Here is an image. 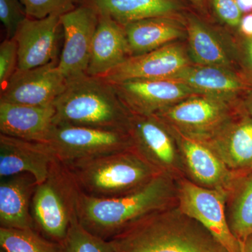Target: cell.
Returning a JSON list of instances; mask_svg holds the SVG:
<instances>
[{
    "label": "cell",
    "mask_w": 252,
    "mask_h": 252,
    "mask_svg": "<svg viewBox=\"0 0 252 252\" xmlns=\"http://www.w3.org/2000/svg\"><path fill=\"white\" fill-rule=\"evenodd\" d=\"M177 203V180L160 173L142 188L117 198H93L81 192L78 220L93 234L111 240L144 217Z\"/></svg>",
    "instance_id": "obj_1"
},
{
    "label": "cell",
    "mask_w": 252,
    "mask_h": 252,
    "mask_svg": "<svg viewBox=\"0 0 252 252\" xmlns=\"http://www.w3.org/2000/svg\"><path fill=\"white\" fill-rule=\"evenodd\" d=\"M111 240L117 252H230L177 206L144 217Z\"/></svg>",
    "instance_id": "obj_2"
},
{
    "label": "cell",
    "mask_w": 252,
    "mask_h": 252,
    "mask_svg": "<svg viewBox=\"0 0 252 252\" xmlns=\"http://www.w3.org/2000/svg\"><path fill=\"white\" fill-rule=\"evenodd\" d=\"M54 107V124L128 132L130 112L100 77L84 74L67 81Z\"/></svg>",
    "instance_id": "obj_3"
},
{
    "label": "cell",
    "mask_w": 252,
    "mask_h": 252,
    "mask_svg": "<svg viewBox=\"0 0 252 252\" xmlns=\"http://www.w3.org/2000/svg\"><path fill=\"white\" fill-rule=\"evenodd\" d=\"M66 165L81 193L96 198L130 193L160 173L135 149Z\"/></svg>",
    "instance_id": "obj_4"
},
{
    "label": "cell",
    "mask_w": 252,
    "mask_h": 252,
    "mask_svg": "<svg viewBox=\"0 0 252 252\" xmlns=\"http://www.w3.org/2000/svg\"><path fill=\"white\" fill-rule=\"evenodd\" d=\"M80 194L69 167L55 159L47 177L36 186L32 199L35 230L51 241L62 243L73 220L78 218Z\"/></svg>",
    "instance_id": "obj_5"
},
{
    "label": "cell",
    "mask_w": 252,
    "mask_h": 252,
    "mask_svg": "<svg viewBox=\"0 0 252 252\" xmlns=\"http://www.w3.org/2000/svg\"><path fill=\"white\" fill-rule=\"evenodd\" d=\"M47 143L65 164L134 149L128 132L54 124Z\"/></svg>",
    "instance_id": "obj_6"
},
{
    "label": "cell",
    "mask_w": 252,
    "mask_h": 252,
    "mask_svg": "<svg viewBox=\"0 0 252 252\" xmlns=\"http://www.w3.org/2000/svg\"><path fill=\"white\" fill-rule=\"evenodd\" d=\"M238 104L212 96L195 94L154 116L184 135L207 141L238 112Z\"/></svg>",
    "instance_id": "obj_7"
},
{
    "label": "cell",
    "mask_w": 252,
    "mask_h": 252,
    "mask_svg": "<svg viewBox=\"0 0 252 252\" xmlns=\"http://www.w3.org/2000/svg\"><path fill=\"white\" fill-rule=\"evenodd\" d=\"M128 133L136 152L160 173L185 178L180 148L166 124L154 115L131 114Z\"/></svg>",
    "instance_id": "obj_8"
},
{
    "label": "cell",
    "mask_w": 252,
    "mask_h": 252,
    "mask_svg": "<svg viewBox=\"0 0 252 252\" xmlns=\"http://www.w3.org/2000/svg\"><path fill=\"white\" fill-rule=\"evenodd\" d=\"M177 207L203 224L230 252H243V244L230 231L225 216L227 192L203 188L187 179L177 180Z\"/></svg>",
    "instance_id": "obj_9"
},
{
    "label": "cell",
    "mask_w": 252,
    "mask_h": 252,
    "mask_svg": "<svg viewBox=\"0 0 252 252\" xmlns=\"http://www.w3.org/2000/svg\"><path fill=\"white\" fill-rule=\"evenodd\" d=\"M99 18L97 10L82 2L61 15L64 44L58 66L67 81L86 74Z\"/></svg>",
    "instance_id": "obj_10"
},
{
    "label": "cell",
    "mask_w": 252,
    "mask_h": 252,
    "mask_svg": "<svg viewBox=\"0 0 252 252\" xmlns=\"http://www.w3.org/2000/svg\"><path fill=\"white\" fill-rule=\"evenodd\" d=\"M170 127L180 148L185 178L194 185L228 193L239 177L245 174L230 170L203 141L192 138Z\"/></svg>",
    "instance_id": "obj_11"
},
{
    "label": "cell",
    "mask_w": 252,
    "mask_h": 252,
    "mask_svg": "<svg viewBox=\"0 0 252 252\" xmlns=\"http://www.w3.org/2000/svg\"><path fill=\"white\" fill-rule=\"evenodd\" d=\"M112 84L126 108L136 115H155L198 94L175 79H134Z\"/></svg>",
    "instance_id": "obj_12"
},
{
    "label": "cell",
    "mask_w": 252,
    "mask_h": 252,
    "mask_svg": "<svg viewBox=\"0 0 252 252\" xmlns=\"http://www.w3.org/2000/svg\"><path fill=\"white\" fill-rule=\"evenodd\" d=\"M58 65L56 61L28 70L16 69L1 91L0 100L36 107L54 105L67 82Z\"/></svg>",
    "instance_id": "obj_13"
},
{
    "label": "cell",
    "mask_w": 252,
    "mask_h": 252,
    "mask_svg": "<svg viewBox=\"0 0 252 252\" xmlns=\"http://www.w3.org/2000/svg\"><path fill=\"white\" fill-rule=\"evenodd\" d=\"M190 64L185 47L173 42L146 54L130 56L100 78L110 84L134 79H170Z\"/></svg>",
    "instance_id": "obj_14"
},
{
    "label": "cell",
    "mask_w": 252,
    "mask_h": 252,
    "mask_svg": "<svg viewBox=\"0 0 252 252\" xmlns=\"http://www.w3.org/2000/svg\"><path fill=\"white\" fill-rule=\"evenodd\" d=\"M60 15L27 18L14 38L18 44V70H28L56 62L63 31Z\"/></svg>",
    "instance_id": "obj_15"
},
{
    "label": "cell",
    "mask_w": 252,
    "mask_h": 252,
    "mask_svg": "<svg viewBox=\"0 0 252 252\" xmlns=\"http://www.w3.org/2000/svg\"><path fill=\"white\" fill-rule=\"evenodd\" d=\"M56 158L51 146L0 134V178L31 174L38 184L44 182Z\"/></svg>",
    "instance_id": "obj_16"
},
{
    "label": "cell",
    "mask_w": 252,
    "mask_h": 252,
    "mask_svg": "<svg viewBox=\"0 0 252 252\" xmlns=\"http://www.w3.org/2000/svg\"><path fill=\"white\" fill-rule=\"evenodd\" d=\"M230 170L252 172V117L239 109L213 137L203 141Z\"/></svg>",
    "instance_id": "obj_17"
},
{
    "label": "cell",
    "mask_w": 252,
    "mask_h": 252,
    "mask_svg": "<svg viewBox=\"0 0 252 252\" xmlns=\"http://www.w3.org/2000/svg\"><path fill=\"white\" fill-rule=\"evenodd\" d=\"M54 105L36 107L0 100V131L3 135L47 143L54 124Z\"/></svg>",
    "instance_id": "obj_18"
},
{
    "label": "cell",
    "mask_w": 252,
    "mask_h": 252,
    "mask_svg": "<svg viewBox=\"0 0 252 252\" xmlns=\"http://www.w3.org/2000/svg\"><path fill=\"white\" fill-rule=\"evenodd\" d=\"M0 179V227L35 229L31 214L32 199L38 185L35 177L21 173Z\"/></svg>",
    "instance_id": "obj_19"
},
{
    "label": "cell",
    "mask_w": 252,
    "mask_h": 252,
    "mask_svg": "<svg viewBox=\"0 0 252 252\" xmlns=\"http://www.w3.org/2000/svg\"><path fill=\"white\" fill-rule=\"evenodd\" d=\"M129 57L124 26L110 16L99 14L86 74L91 77H102Z\"/></svg>",
    "instance_id": "obj_20"
},
{
    "label": "cell",
    "mask_w": 252,
    "mask_h": 252,
    "mask_svg": "<svg viewBox=\"0 0 252 252\" xmlns=\"http://www.w3.org/2000/svg\"><path fill=\"white\" fill-rule=\"evenodd\" d=\"M180 81L198 94L235 102L238 94L251 88L244 78L228 68L217 66H188L172 79Z\"/></svg>",
    "instance_id": "obj_21"
},
{
    "label": "cell",
    "mask_w": 252,
    "mask_h": 252,
    "mask_svg": "<svg viewBox=\"0 0 252 252\" xmlns=\"http://www.w3.org/2000/svg\"><path fill=\"white\" fill-rule=\"evenodd\" d=\"M130 56L150 52L185 36V23L177 17L147 18L124 26Z\"/></svg>",
    "instance_id": "obj_22"
},
{
    "label": "cell",
    "mask_w": 252,
    "mask_h": 252,
    "mask_svg": "<svg viewBox=\"0 0 252 252\" xmlns=\"http://www.w3.org/2000/svg\"><path fill=\"white\" fill-rule=\"evenodd\" d=\"M99 14L110 16L123 26L157 17H177L183 11L182 0H82Z\"/></svg>",
    "instance_id": "obj_23"
},
{
    "label": "cell",
    "mask_w": 252,
    "mask_h": 252,
    "mask_svg": "<svg viewBox=\"0 0 252 252\" xmlns=\"http://www.w3.org/2000/svg\"><path fill=\"white\" fill-rule=\"evenodd\" d=\"M190 54L195 64L228 68L231 59L216 32L194 15L186 18Z\"/></svg>",
    "instance_id": "obj_24"
},
{
    "label": "cell",
    "mask_w": 252,
    "mask_h": 252,
    "mask_svg": "<svg viewBox=\"0 0 252 252\" xmlns=\"http://www.w3.org/2000/svg\"><path fill=\"white\" fill-rule=\"evenodd\" d=\"M225 216L240 241L252 234V172L240 176L227 193Z\"/></svg>",
    "instance_id": "obj_25"
},
{
    "label": "cell",
    "mask_w": 252,
    "mask_h": 252,
    "mask_svg": "<svg viewBox=\"0 0 252 252\" xmlns=\"http://www.w3.org/2000/svg\"><path fill=\"white\" fill-rule=\"evenodd\" d=\"M0 246L6 252H61V243L49 240L35 229L0 227Z\"/></svg>",
    "instance_id": "obj_26"
},
{
    "label": "cell",
    "mask_w": 252,
    "mask_h": 252,
    "mask_svg": "<svg viewBox=\"0 0 252 252\" xmlns=\"http://www.w3.org/2000/svg\"><path fill=\"white\" fill-rule=\"evenodd\" d=\"M61 245V252H117L112 240L93 234L81 224L78 218L73 220Z\"/></svg>",
    "instance_id": "obj_27"
},
{
    "label": "cell",
    "mask_w": 252,
    "mask_h": 252,
    "mask_svg": "<svg viewBox=\"0 0 252 252\" xmlns=\"http://www.w3.org/2000/svg\"><path fill=\"white\" fill-rule=\"evenodd\" d=\"M28 17L41 19L51 15L66 14L75 9L82 0H20Z\"/></svg>",
    "instance_id": "obj_28"
},
{
    "label": "cell",
    "mask_w": 252,
    "mask_h": 252,
    "mask_svg": "<svg viewBox=\"0 0 252 252\" xmlns=\"http://www.w3.org/2000/svg\"><path fill=\"white\" fill-rule=\"evenodd\" d=\"M28 18L20 0H0V19L7 39L14 38L18 28Z\"/></svg>",
    "instance_id": "obj_29"
},
{
    "label": "cell",
    "mask_w": 252,
    "mask_h": 252,
    "mask_svg": "<svg viewBox=\"0 0 252 252\" xmlns=\"http://www.w3.org/2000/svg\"><path fill=\"white\" fill-rule=\"evenodd\" d=\"M18 44L15 38L4 39L0 45V87L4 89L18 67Z\"/></svg>",
    "instance_id": "obj_30"
},
{
    "label": "cell",
    "mask_w": 252,
    "mask_h": 252,
    "mask_svg": "<svg viewBox=\"0 0 252 252\" xmlns=\"http://www.w3.org/2000/svg\"><path fill=\"white\" fill-rule=\"evenodd\" d=\"M215 14L221 22L232 28H239L243 14L236 0H210Z\"/></svg>",
    "instance_id": "obj_31"
},
{
    "label": "cell",
    "mask_w": 252,
    "mask_h": 252,
    "mask_svg": "<svg viewBox=\"0 0 252 252\" xmlns=\"http://www.w3.org/2000/svg\"><path fill=\"white\" fill-rule=\"evenodd\" d=\"M242 63L245 74V80L252 87V37L244 36L241 44Z\"/></svg>",
    "instance_id": "obj_32"
},
{
    "label": "cell",
    "mask_w": 252,
    "mask_h": 252,
    "mask_svg": "<svg viewBox=\"0 0 252 252\" xmlns=\"http://www.w3.org/2000/svg\"><path fill=\"white\" fill-rule=\"evenodd\" d=\"M239 30L245 37H252V13L243 16Z\"/></svg>",
    "instance_id": "obj_33"
},
{
    "label": "cell",
    "mask_w": 252,
    "mask_h": 252,
    "mask_svg": "<svg viewBox=\"0 0 252 252\" xmlns=\"http://www.w3.org/2000/svg\"><path fill=\"white\" fill-rule=\"evenodd\" d=\"M238 107L241 112L252 117V90L248 91V94L239 104Z\"/></svg>",
    "instance_id": "obj_34"
},
{
    "label": "cell",
    "mask_w": 252,
    "mask_h": 252,
    "mask_svg": "<svg viewBox=\"0 0 252 252\" xmlns=\"http://www.w3.org/2000/svg\"><path fill=\"white\" fill-rule=\"evenodd\" d=\"M236 2L243 14L252 13V0H236Z\"/></svg>",
    "instance_id": "obj_35"
},
{
    "label": "cell",
    "mask_w": 252,
    "mask_h": 252,
    "mask_svg": "<svg viewBox=\"0 0 252 252\" xmlns=\"http://www.w3.org/2000/svg\"><path fill=\"white\" fill-rule=\"evenodd\" d=\"M243 252H252V234L242 241Z\"/></svg>",
    "instance_id": "obj_36"
},
{
    "label": "cell",
    "mask_w": 252,
    "mask_h": 252,
    "mask_svg": "<svg viewBox=\"0 0 252 252\" xmlns=\"http://www.w3.org/2000/svg\"><path fill=\"white\" fill-rule=\"evenodd\" d=\"M189 1L198 9H202L205 4V0H189Z\"/></svg>",
    "instance_id": "obj_37"
},
{
    "label": "cell",
    "mask_w": 252,
    "mask_h": 252,
    "mask_svg": "<svg viewBox=\"0 0 252 252\" xmlns=\"http://www.w3.org/2000/svg\"><path fill=\"white\" fill-rule=\"evenodd\" d=\"M0 252H6L5 250H3L2 248H0Z\"/></svg>",
    "instance_id": "obj_38"
}]
</instances>
